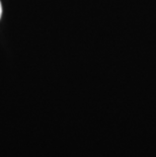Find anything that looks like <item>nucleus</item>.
Segmentation results:
<instances>
[{
	"label": "nucleus",
	"mask_w": 156,
	"mask_h": 157,
	"mask_svg": "<svg viewBox=\"0 0 156 157\" xmlns=\"http://www.w3.org/2000/svg\"><path fill=\"white\" fill-rule=\"evenodd\" d=\"M1 16H2V5L1 2H0V19H1Z\"/></svg>",
	"instance_id": "nucleus-1"
}]
</instances>
